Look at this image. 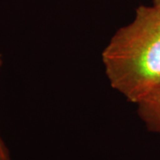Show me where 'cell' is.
<instances>
[{
    "label": "cell",
    "instance_id": "1",
    "mask_svg": "<svg viewBox=\"0 0 160 160\" xmlns=\"http://www.w3.org/2000/svg\"><path fill=\"white\" fill-rule=\"evenodd\" d=\"M110 86L139 103L160 87V11L139 6L131 22L119 29L102 52Z\"/></svg>",
    "mask_w": 160,
    "mask_h": 160
},
{
    "label": "cell",
    "instance_id": "6",
    "mask_svg": "<svg viewBox=\"0 0 160 160\" xmlns=\"http://www.w3.org/2000/svg\"><path fill=\"white\" fill-rule=\"evenodd\" d=\"M0 160H9V159H7V158H2V157H0Z\"/></svg>",
    "mask_w": 160,
    "mask_h": 160
},
{
    "label": "cell",
    "instance_id": "5",
    "mask_svg": "<svg viewBox=\"0 0 160 160\" xmlns=\"http://www.w3.org/2000/svg\"><path fill=\"white\" fill-rule=\"evenodd\" d=\"M2 63H3V60H2V55L0 54V68L2 66Z\"/></svg>",
    "mask_w": 160,
    "mask_h": 160
},
{
    "label": "cell",
    "instance_id": "2",
    "mask_svg": "<svg viewBox=\"0 0 160 160\" xmlns=\"http://www.w3.org/2000/svg\"><path fill=\"white\" fill-rule=\"evenodd\" d=\"M138 105V112L150 131L160 133V87L150 92Z\"/></svg>",
    "mask_w": 160,
    "mask_h": 160
},
{
    "label": "cell",
    "instance_id": "4",
    "mask_svg": "<svg viewBox=\"0 0 160 160\" xmlns=\"http://www.w3.org/2000/svg\"><path fill=\"white\" fill-rule=\"evenodd\" d=\"M153 6L160 11V0H153Z\"/></svg>",
    "mask_w": 160,
    "mask_h": 160
},
{
    "label": "cell",
    "instance_id": "3",
    "mask_svg": "<svg viewBox=\"0 0 160 160\" xmlns=\"http://www.w3.org/2000/svg\"><path fill=\"white\" fill-rule=\"evenodd\" d=\"M0 157L2 158H7L9 159V156H8V150L6 148L4 142H2L1 138H0Z\"/></svg>",
    "mask_w": 160,
    "mask_h": 160
}]
</instances>
